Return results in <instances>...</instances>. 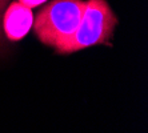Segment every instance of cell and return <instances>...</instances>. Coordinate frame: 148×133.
<instances>
[{"label": "cell", "instance_id": "2", "mask_svg": "<svg viewBox=\"0 0 148 133\" xmlns=\"http://www.w3.org/2000/svg\"><path fill=\"white\" fill-rule=\"evenodd\" d=\"M117 17L106 0H88L75 33L59 47V53H72L96 44L108 43L112 38Z\"/></svg>", "mask_w": 148, "mask_h": 133}, {"label": "cell", "instance_id": "4", "mask_svg": "<svg viewBox=\"0 0 148 133\" xmlns=\"http://www.w3.org/2000/svg\"><path fill=\"white\" fill-rule=\"evenodd\" d=\"M45 0H19V3L25 5L27 8H36L40 4H43Z\"/></svg>", "mask_w": 148, "mask_h": 133}, {"label": "cell", "instance_id": "3", "mask_svg": "<svg viewBox=\"0 0 148 133\" xmlns=\"http://www.w3.org/2000/svg\"><path fill=\"white\" fill-rule=\"evenodd\" d=\"M34 23V15L31 8L15 1L7 8L3 17L4 33L8 40L19 41L31 29Z\"/></svg>", "mask_w": 148, "mask_h": 133}, {"label": "cell", "instance_id": "1", "mask_svg": "<svg viewBox=\"0 0 148 133\" xmlns=\"http://www.w3.org/2000/svg\"><path fill=\"white\" fill-rule=\"evenodd\" d=\"M84 8L86 1L83 0H52L32 23L39 40L56 49L62 47L75 33Z\"/></svg>", "mask_w": 148, "mask_h": 133}, {"label": "cell", "instance_id": "5", "mask_svg": "<svg viewBox=\"0 0 148 133\" xmlns=\"http://www.w3.org/2000/svg\"><path fill=\"white\" fill-rule=\"evenodd\" d=\"M8 0H0V24H1V15H3V11L7 5ZM0 43H1V27H0Z\"/></svg>", "mask_w": 148, "mask_h": 133}]
</instances>
